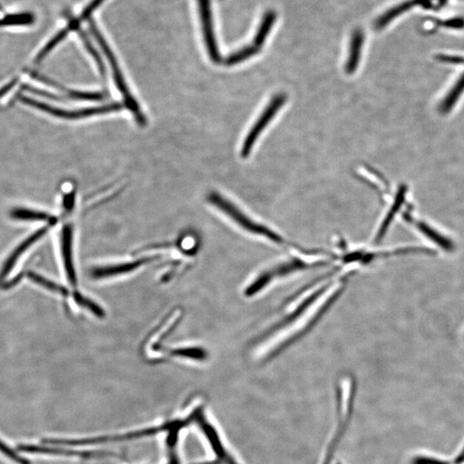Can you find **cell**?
Masks as SVG:
<instances>
[{"mask_svg":"<svg viewBox=\"0 0 464 464\" xmlns=\"http://www.w3.org/2000/svg\"><path fill=\"white\" fill-rule=\"evenodd\" d=\"M416 226L421 233L424 234V235L427 237L428 239L433 241L434 243L442 248L443 250L448 251V252H452V251L455 250V244L452 240L443 236L442 234L436 231L434 228H431V226L426 224V223L416 221Z\"/></svg>","mask_w":464,"mask_h":464,"instance_id":"obj_20","label":"cell"},{"mask_svg":"<svg viewBox=\"0 0 464 464\" xmlns=\"http://www.w3.org/2000/svg\"><path fill=\"white\" fill-rule=\"evenodd\" d=\"M201 19H203L205 41L209 55L214 62L221 60L217 44H216L214 29H212L210 3L209 0H199Z\"/></svg>","mask_w":464,"mask_h":464,"instance_id":"obj_12","label":"cell"},{"mask_svg":"<svg viewBox=\"0 0 464 464\" xmlns=\"http://www.w3.org/2000/svg\"><path fill=\"white\" fill-rule=\"evenodd\" d=\"M435 23L438 26L451 28V29H463L464 28V19H461V17L446 21L436 20Z\"/></svg>","mask_w":464,"mask_h":464,"instance_id":"obj_30","label":"cell"},{"mask_svg":"<svg viewBox=\"0 0 464 464\" xmlns=\"http://www.w3.org/2000/svg\"><path fill=\"white\" fill-rule=\"evenodd\" d=\"M69 32L70 30L67 29V28L58 32V33L56 34L55 37L51 39V40H49L48 44L41 48V50L39 52L37 57H35V63H40L41 60L44 59L46 56H47L49 53H50L53 49L56 47V46L60 44V42H62L64 39L67 37V35H68Z\"/></svg>","mask_w":464,"mask_h":464,"instance_id":"obj_24","label":"cell"},{"mask_svg":"<svg viewBox=\"0 0 464 464\" xmlns=\"http://www.w3.org/2000/svg\"><path fill=\"white\" fill-rule=\"evenodd\" d=\"M355 396V379L351 375H345L340 379L337 385V395H336L337 396V423L335 425V431L325 449L321 464H331L333 456L352 418Z\"/></svg>","mask_w":464,"mask_h":464,"instance_id":"obj_4","label":"cell"},{"mask_svg":"<svg viewBox=\"0 0 464 464\" xmlns=\"http://www.w3.org/2000/svg\"><path fill=\"white\" fill-rule=\"evenodd\" d=\"M364 44V34L362 31L357 30L353 34L352 41H351L350 54L349 62L346 65V72L352 74L355 72L359 65L361 50Z\"/></svg>","mask_w":464,"mask_h":464,"instance_id":"obj_19","label":"cell"},{"mask_svg":"<svg viewBox=\"0 0 464 464\" xmlns=\"http://www.w3.org/2000/svg\"><path fill=\"white\" fill-rule=\"evenodd\" d=\"M71 98L82 99V100H102L105 98L104 93H86V92L69 91Z\"/></svg>","mask_w":464,"mask_h":464,"instance_id":"obj_29","label":"cell"},{"mask_svg":"<svg viewBox=\"0 0 464 464\" xmlns=\"http://www.w3.org/2000/svg\"><path fill=\"white\" fill-rule=\"evenodd\" d=\"M147 261H149V259H143L115 266H108V267L98 268L91 272V275L95 279H104L127 274V272L139 268L141 266L147 263Z\"/></svg>","mask_w":464,"mask_h":464,"instance_id":"obj_16","label":"cell"},{"mask_svg":"<svg viewBox=\"0 0 464 464\" xmlns=\"http://www.w3.org/2000/svg\"><path fill=\"white\" fill-rule=\"evenodd\" d=\"M430 3L431 0H407V1L395 6L394 8L388 10L384 15L379 17L376 21L375 27H376L377 30L384 29V28L386 26H388L392 20H394L398 16L402 15V14L407 12V10H409L417 6L429 7Z\"/></svg>","mask_w":464,"mask_h":464,"instance_id":"obj_15","label":"cell"},{"mask_svg":"<svg viewBox=\"0 0 464 464\" xmlns=\"http://www.w3.org/2000/svg\"><path fill=\"white\" fill-rule=\"evenodd\" d=\"M333 261L335 262V254L303 249L297 245L290 249L288 256L266 266L251 276L244 286L243 295L246 297H257L275 283L300 272L325 267Z\"/></svg>","mask_w":464,"mask_h":464,"instance_id":"obj_2","label":"cell"},{"mask_svg":"<svg viewBox=\"0 0 464 464\" xmlns=\"http://www.w3.org/2000/svg\"><path fill=\"white\" fill-rule=\"evenodd\" d=\"M438 60L441 62L451 63V64H464V58L459 57V56L439 55L437 56Z\"/></svg>","mask_w":464,"mask_h":464,"instance_id":"obj_31","label":"cell"},{"mask_svg":"<svg viewBox=\"0 0 464 464\" xmlns=\"http://www.w3.org/2000/svg\"><path fill=\"white\" fill-rule=\"evenodd\" d=\"M258 51V48L254 46V47H248L242 49L239 52L236 53V54L230 56V57L226 60V64L228 65H235V64L240 63L243 62L247 59L251 57L254 55H256Z\"/></svg>","mask_w":464,"mask_h":464,"instance_id":"obj_27","label":"cell"},{"mask_svg":"<svg viewBox=\"0 0 464 464\" xmlns=\"http://www.w3.org/2000/svg\"><path fill=\"white\" fill-rule=\"evenodd\" d=\"M173 355L187 358V359L204 360L207 359V353L203 349H176L172 352Z\"/></svg>","mask_w":464,"mask_h":464,"instance_id":"obj_25","label":"cell"},{"mask_svg":"<svg viewBox=\"0 0 464 464\" xmlns=\"http://www.w3.org/2000/svg\"><path fill=\"white\" fill-rule=\"evenodd\" d=\"M19 449L21 452L31 453V454H46V455H55V456H83V458H91L94 455H100V453L93 452H84L70 451V449L48 447V446H38L30 445H21L19 446Z\"/></svg>","mask_w":464,"mask_h":464,"instance_id":"obj_17","label":"cell"},{"mask_svg":"<svg viewBox=\"0 0 464 464\" xmlns=\"http://www.w3.org/2000/svg\"><path fill=\"white\" fill-rule=\"evenodd\" d=\"M74 299H75L76 302L80 306L86 308L87 310L91 311L95 316L98 317L104 316V310L100 306H98L97 304H95L93 301L86 299V297H84L80 293L74 294Z\"/></svg>","mask_w":464,"mask_h":464,"instance_id":"obj_26","label":"cell"},{"mask_svg":"<svg viewBox=\"0 0 464 464\" xmlns=\"http://www.w3.org/2000/svg\"><path fill=\"white\" fill-rule=\"evenodd\" d=\"M208 200L219 210L225 212L230 219H232L234 223H236V225H239L244 232L249 234V235L277 247L292 249V248L297 246L295 244L289 243L284 236L276 232L275 230L262 224L259 221H254L240 208L236 207L231 201L222 197L221 194L212 193L209 194Z\"/></svg>","mask_w":464,"mask_h":464,"instance_id":"obj_3","label":"cell"},{"mask_svg":"<svg viewBox=\"0 0 464 464\" xmlns=\"http://www.w3.org/2000/svg\"><path fill=\"white\" fill-rule=\"evenodd\" d=\"M60 243H62V256L67 278L71 284L76 285L77 277L73 253V229L71 225L64 226Z\"/></svg>","mask_w":464,"mask_h":464,"instance_id":"obj_13","label":"cell"},{"mask_svg":"<svg viewBox=\"0 0 464 464\" xmlns=\"http://www.w3.org/2000/svg\"><path fill=\"white\" fill-rule=\"evenodd\" d=\"M337 464H342V463H338Z\"/></svg>","mask_w":464,"mask_h":464,"instance_id":"obj_34","label":"cell"},{"mask_svg":"<svg viewBox=\"0 0 464 464\" xmlns=\"http://www.w3.org/2000/svg\"><path fill=\"white\" fill-rule=\"evenodd\" d=\"M464 94V72L452 84L438 105V111L441 115H448L454 109L455 106Z\"/></svg>","mask_w":464,"mask_h":464,"instance_id":"obj_14","label":"cell"},{"mask_svg":"<svg viewBox=\"0 0 464 464\" xmlns=\"http://www.w3.org/2000/svg\"><path fill=\"white\" fill-rule=\"evenodd\" d=\"M405 194L406 189L405 187H402V189L399 190L398 196H396L394 201V204L392 205L391 210H389L387 215H386L384 221H382L380 228L378 229L376 236H375V241H376V243L380 242V241L384 239L385 234L387 233L388 229L389 228V226H391L393 219H394L396 214H398L400 208L402 207V205L403 203H405Z\"/></svg>","mask_w":464,"mask_h":464,"instance_id":"obj_18","label":"cell"},{"mask_svg":"<svg viewBox=\"0 0 464 464\" xmlns=\"http://www.w3.org/2000/svg\"><path fill=\"white\" fill-rule=\"evenodd\" d=\"M334 279L317 281V286L290 300L284 317L254 342V359L261 362L274 359L313 328L345 289L346 277Z\"/></svg>","mask_w":464,"mask_h":464,"instance_id":"obj_1","label":"cell"},{"mask_svg":"<svg viewBox=\"0 0 464 464\" xmlns=\"http://www.w3.org/2000/svg\"><path fill=\"white\" fill-rule=\"evenodd\" d=\"M286 102V97L284 94H279L275 95L272 100L270 102V104L268 105L267 109H265L263 113H262L260 118L258 119L256 124H254L253 129L250 130V132L248 133L245 140L242 148V154L243 158H246L249 156L250 152L252 150V147L254 143L257 140V138L260 136L261 133L266 127L268 126V124L271 122V120L274 118L279 109L282 108V106L284 105Z\"/></svg>","mask_w":464,"mask_h":464,"instance_id":"obj_8","label":"cell"},{"mask_svg":"<svg viewBox=\"0 0 464 464\" xmlns=\"http://www.w3.org/2000/svg\"><path fill=\"white\" fill-rule=\"evenodd\" d=\"M200 411L196 418L198 423L201 425V429L207 438L209 445H211L212 452L217 456V462L215 464H239L233 459L232 456L230 454L225 446L223 444V440L214 426H212L207 420L205 419Z\"/></svg>","mask_w":464,"mask_h":464,"instance_id":"obj_10","label":"cell"},{"mask_svg":"<svg viewBox=\"0 0 464 464\" xmlns=\"http://www.w3.org/2000/svg\"><path fill=\"white\" fill-rule=\"evenodd\" d=\"M275 14L274 12H268L266 14L263 21L261 24L259 30H258L254 38V46L259 48L262 44H263L266 38H267L269 31H270L272 24H274L275 21Z\"/></svg>","mask_w":464,"mask_h":464,"instance_id":"obj_22","label":"cell"},{"mask_svg":"<svg viewBox=\"0 0 464 464\" xmlns=\"http://www.w3.org/2000/svg\"><path fill=\"white\" fill-rule=\"evenodd\" d=\"M19 100L23 102L24 104L30 105L32 107L40 109V111L48 113V114L52 115L59 117V118L70 120L86 118V117L92 115L106 114V113L120 111L122 108V105L119 104H112L102 106V107L80 109V111H65V109L55 108L54 106L44 104V102L24 97L23 95H19Z\"/></svg>","mask_w":464,"mask_h":464,"instance_id":"obj_7","label":"cell"},{"mask_svg":"<svg viewBox=\"0 0 464 464\" xmlns=\"http://www.w3.org/2000/svg\"><path fill=\"white\" fill-rule=\"evenodd\" d=\"M27 277L35 284L40 285L42 288L52 290L62 295H67V290L63 286L56 284V283L49 281V279L42 277V276L35 274L34 272H27Z\"/></svg>","mask_w":464,"mask_h":464,"instance_id":"obj_23","label":"cell"},{"mask_svg":"<svg viewBox=\"0 0 464 464\" xmlns=\"http://www.w3.org/2000/svg\"><path fill=\"white\" fill-rule=\"evenodd\" d=\"M37 17L30 10L0 3V29H26L33 26Z\"/></svg>","mask_w":464,"mask_h":464,"instance_id":"obj_9","label":"cell"},{"mask_svg":"<svg viewBox=\"0 0 464 464\" xmlns=\"http://www.w3.org/2000/svg\"><path fill=\"white\" fill-rule=\"evenodd\" d=\"M0 452H1L3 455H5L6 458H8L17 464H30V461H28L27 459L24 458L23 456L17 454L14 449L9 447V446L7 445L5 442H3L1 439H0Z\"/></svg>","mask_w":464,"mask_h":464,"instance_id":"obj_28","label":"cell"},{"mask_svg":"<svg viewBox=\"0 0 464 464\" xmlns=\"http://www.w3.org/2000/svg\"><path fill=\"white\" fill-rule=\"evenodd\" d=\"M17 83V79H14L12 82L6 84V86H3L2 88H0V98H2L3 95H5L7 93V92L12 90V89L16 86Z\"/></svg>","mask_w":464,"mask_h":464,"instance_id":"obj_32","label":"cell"},{"mask_svg":"<svg viewBox=\"0 0 464 464\" xmlns=\"http://www.w3.org/2000/svg\"><path fill=\"white\" fill-rule=\"evenodd\" d=\"M90 26L92 33L94 34L95 39L98 41V44H100L102 50H104V54L107 56L109 64H111V69L113 71V75L115 77V82L116 86L118 87L120 93L122 94L124 100H125V104L127 107L130 109L131 111L133 113L134 116L137 120L138 123L140 125H145L147 123V120L145 117L141 112L139 104H137L136 99L133 98V95H131V92L129 90V87L127 86L125 80L122 76V72L119 68L118 63H117L114 54H113L111 48H109L107 44L104 41V39L102 38L100 33H99L97 27H95L94 23H92V21H90Z\"/></svg>","mask_w":464,"mask_h":464,"instance_id":"obj_6","label":"cell"},{"mask_svg":"<svg viewBox=\"0 0 464 464\" xmlns=\"http://www.w3.org/2000/svg\"><path fill=\"white\" fill-rule=\"evenodd\" d=\"M73 198H74V194H68V196H66V201H65V207L67 209H69V208L73 207Z\"/></svg>","mask_w":464,"mask_h":464,"instance_id":"obj_33","label":"cell"},{"mask_svg":"<svg viewBox=\"0 0 464 464\" xmlns=\"http://www.w3.org/2000/svg\"><path fill=\"white\" fill-rule=\"evenodd\" d=\"M10 216L17 221H53L54 218L46 212L30 210L26 208H16L10 212Z\"/></svg>","mask_w":464,"mask_h":464,"instance_id":"obj_21","label":"cell"},{"mask_svg":"<svg viewBox=\"0 0 464 464\" xmlns=\"http://www.w3.org/2000/svg\"><path fill=\"white\" fill-rule=\"evenodd\" d=\"M51 225L37 230V232L32 234V235L28 237L27 239L21 243L19 247H17L16 249L14 250L12 254L7 258V260L3 265L1 270H0V283H1L3 279H6V276L12 271V269L15 267L17 261L20 259V257L23 256V254L26 253V250H29L35 242H37L39 239H41L42 236L47 233L48 230L50 228Z\"/></svg>","mask_w":464,"mask_h":464,"instance_id":"obj_11","label":"cell"},{"mask_svg":"<svg viewBox=\"0 0 464 464\" xmlns=\"http://www.w3.org/2000/svg\"><path fill=\"white\" fill-rule=\"evenodd\" d=\"M187 425L185 420H175L169 421L163 426L152 427L145 428V429L129 431V433L100 436V437L80 438V439H44V443L50 445H95L104 444L109 442H118L125 440H132V439L141 438L161 433V431H169L176 429V428H183Z\"/></svg>","mask_w":464,"mask_h":464,"instance_id":"obj_5","label":"cell"}]
</instances>
